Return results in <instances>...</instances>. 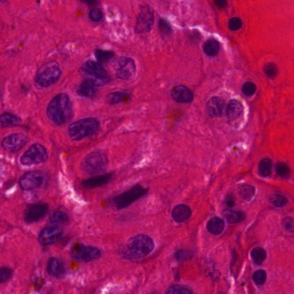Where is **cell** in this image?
Segmentation results:
<instances>
[{"instance_id": "obj_41", "label": "cell", "mask_w": 294, "mask_h": 294, "mask_svg": "<svg viewBox=\"0 0 294 294\" xmlns=\"http://www.w3.org/2000/svg\"><path fill=\"white\" fill-rule=\"evenodd\" d=\"M159 28H160V31L163 35H168L172 32V28L170 26L169 23L164 19H161L159 23Z\"/></svg>"}, {"instance_id": "obj_23", "label": "cell", "mask_w": 294, "mask_h": 294, "mask_svg": "<svg viewBox=\"0 0 294 294\" xmlns=\"http://www.w3.org/2000/svg\"><path fill=\"white\" fill-rule=\"evenodd\" d=\"M0 123L2 128L14 127L21 124V119L13 113H6L1 115Z\"/></svg>"}, {"instance_id": "obj_19", "label": "cell", "mask_w": 294, "mask_h": 294, "mask_svg": "<svg viewBox=\"0 0 294 294\" xmlns=\"http://www.w3.org/2000/svg\"><path fill=\"white\" fill-rule=\"evenodd\" d=\"M191 216V210L186 205H178L173 208L172 217L173 220L177 223H183L186 221Z\"/></svg>"}, {"instance_id": "obj_4", "label": "cell", "mask_w": 294, "mask_h": 294, "mask_svg": "<svg viewBox=\"0 0 294 294\" xmlns=\"http://www.w3.org/2000/svg\"><path fill=\"white\" fill-rule=\"evenodd\" d=\"M61 74V69L56 62L46 63L38 70L36 82L41 87H49L60 79Z\"/></svg>"}, {"instance_id": "obj_34", "label": "cell", "mask_w": 294, "mask_h": 294, "mask_svg": "<svg viewBox=\"0 0 294 294\" xmlns=\"http://www.w3.org/2000/svg\"><path fill=\"white\" fill-rule=\"evenodd\" d=\"M166 292L171 294H189L191 293L192 291L191 290H189L188 288L182 286V285H174L170 286L166 291Z\"/></svg>"}, {"instance_id": "obj_27", "label": "cell", "mask_w": 294, "mask_h": 294, "mask_svg": "<svg viewBox=\"0 0 294 294\" xmlns=\"http://www.w3.org/2000/svg\"><path fill=\"white\" fill-rule=\"evenodd\" d=\"M130 97H131L130 94L122 92V91H116V92H113V93L108 95L107 102L110 105H115V104L120 103V102L126 101Z\"/></svg>"}, {"instance_id": "obj_21", "label": "cell", "mask_w": 294, "mask_h": 294, "mask_svg": "<svg viewBox=\"0 0 294 294\" xmlns=\"http://www.w3.org/2000/svg\"><path fill=\"white\" fill-rule=\"evenodd\" d=\"M243 112V105L237 100H232L230 101L226 107V115L230 120H234L239 118Z\"/></svg>"}, {"instance_id": "obj_6", "label": "cell", "mask_w": 294, "mask_h": 294, "mask_svg": "<svg viewBox=\"0 0 294 294\" xmlns=\"http://www.w3.org/2000/svg\"><path fill=\"white\" fill-rule=\"evenodd\" d=\"M48 158L49 154L45 147L40 143H35L23 154L20 158V163L23 166L31 167L45 162Z\"/></svg>"}, {"instance_id": "obj_17", "label": "cell", "mask_w": 294, "mask_h": 294, "mask_svg": "<svg viewBox=\"0 0 294 294\" xmlns=\"http://www.w3.org/2000/svg\"><path fill=\"white\" fill-rule=\"evenodd\" d=\"M225 108V102L220 97H213L207 104V115L212 118L219 117L223 114Z\"/></svg>"}, {"instance_id": "obj_13", "label": "cell", "mask_w": 294, "mask_h": 294, "mask_svg": "<svg viewBox=\"0 0 294 294\" xmlns=\"http://www.w3.org/2000/svg\"><path fill=\"white\" fill-rule=\"evenodd\" d=\"M49 206L47 204H32L27 207L25 213V221L28 224H33L39 221L48 213Z\"/></svg>"}, {"instance_id": "obj_14", "label": "cell", "mask_w": 294, "mask_h": 294, "mask_svg": "<svg viewBox=\"0 0 294 294\" xmlns=\"http://www.w3.org/2000/svg\"><path fill=\"white\" fill-rule=\"evenodd\" d=\"M136 65L133 60L130 58H121L117 63L116 74L118 78L121 79H131V77L136 73Z\"/></svg>"}, {"instance_id": "obj_16", "label": "cell", "mask_w": 294, "mask_h": 294, "mask_svg": "<svg viewBox=\"0 0 294 294\" xmlns=\"http://www.w3.org/2000/svg\"><path fill=\"white\" fill-rule=\"evenodd\" d=\"M47 271L49 275L55 279H61L66 274V268L63 262L58 258H50L47 265Z\"/></svg>"}, {"instance_id": "obj_28", "label": "cell", "mask_w": 294, "mask_h": 294, "mask_svg": "<svg viewBox=\"0 0 294 294\" xmlns=\"http://www.w3.org/2000/svg\"><path fill=\"white\" fill-rule=\"evenodd\" d=\"M225 216L230 223H239L243 221L245 218L244 213L242 212H237V211H232V210L225 211Z\"/></svg>"}, {"instance_id": "obj_12", "label": "cell", "mask_w": 294, "mask_h": 294, "mask_svg": "<svg viewBox=\"0 0 294 294\" xmlns=\"http://www.w3.org/2000/svg\"><path fill=\"white\" fill-rule=\"evenodd\" d=\"M63 235V231L58 226H49L41 231L39 234V242L43 246H49L57 243Z\"/></svg>"}, {"instance_id": "obj_39", "label": "cell", "mask_w": 294, "mask_h": 294, "mask_svg": "<svg viewBox=\"0 0 294 294\" xmlns=\"http://www.w3.org/2000/svg\"><path fill=\"white\" fill-rule=\"evenodd\" d=\"M13 272L8 267H1L0 269V280L1 283L9 280L13 277Z\"/></svg>"}, {"instance_id": "obj_36", "label": "cell", "mask_w": 294, "mask_h": 294, "mask_svg": "<svg viewBox=\"0 0 294 294\" xmlns=\"http://www.w3.org/2000/svg\"><path fill=\"white\" fill-rule=\"evenodd\" d=\"M253 279L257 285H263L267 279V273L263 270L256 271L253 275Z\"/></svg>"}, {"instance_id": "obj_43", "label": "cell", "mask_w": 294, "mask_h": 294, "mask_svg": "<svg viewBox=\"0 0 294 294\" xmlns=\"http://www.w3.org/2000/svg\"><path fill=\"white\" fill-rule=\"evenodd\" d=\"M191 257V253L186 250H179V251L176 253V258L179 261H188L190 260Z\"/></svg>"}, {"instance_id": "obj_37", "label": "cell", "mask_w": 294, "mask_h": 294, "mask_svg": "<svg viewBox=\"0 0 294 294\" xmlns=\"http://www.w3.org/2000/svg\"><path fill=\"white\" fill-rule=\"evenodd\" d=\"M113 56V52L111 51H102V50H97L96 51V57L101 62H107L112 59Z\"/></svg>"}, {"instance_id": "obj_22", "label": "cell", "mask_w": 294, "mask_h": 294, "mask_svg": "<svg viewBox=\"0 0 294 294\" xmlns=\"http://www.w3.org/2000/svg\"><path fill=\"white\" fill-rule=\"evenodd\" d=\"M78 92L82 97H94L97 93V85L93 80L86 79L85 81L82 82L81 85H79Z\"/></svg>"}, {"instance_id": "obj_24", "label": "cell", "mask_w": 294, "mask_h": 294, "mask_svg": "<svg viewBox=\"0 0 294 294\" xmlns=\"http://www.w3.org/2000/svg\"><path fill=\"white\" fill-rule=\"evenodd\" d=\"M203 49L206 55H208L210 57H214L216 55H218L219 53L220 44H219L217 40H207V42L204 44Z\"/></svg>"}, {"instance_id": "obj_5", "label": "cell", "mask_w": 294, "mask_h": 294, "mask_svg": "<svg viewBox=\"0 0 294 294\" xmlns=\"http://www.w3.org/2000/svg\"><path fill=\"white\" fill-rule=\"evenodd\" d=\"M108 164L107 156L102 150L91 152L82 162V169L89 174H97L103 172Z\"/></svg>"}, {"instance_id": "obj_46", "label": "cell", "mask_w": 294, "mask_h": 294, "mask_svg": "<svg viewBox=\"0 0 294 294\" xmlns=\"http://www.w3.org/2000/svg\"><path fill=\"white\" fill-rule=\"evenodd\" d=\"M225 203L227 205L228 207H233L234 206V199L233 197H228L225 201Z\"/></svg>"}, {"instance_id": "obj_2", "label": "cell", "mask_w": 294, "mask_h": 294, "mask_svg": "<svg viewBox=\"0 0 294 294\" xmlns=\"http://www.w3.org/2000/svg\"><path fill=\"white\" fill-rule=\"evenodd\" d=\"M154 249L155 243L151 237L144 234H139L131 238L125 246L123 254L127 259H141L151 254Z\"/></svg>"}, {"instance_id": "obj_18", "label": "cell", "mask_w": 294, "mask_h": 294, "mask_svg": "<svg viewBox=\"0 0 294 294\" xmlns=\"http://www.w3.org/2000/svg\"><path fill=\"white\" fill-rule=\"evenodd\" d=\"M112 179H113V174L107 173V174L86 179L85 181L82 182V186L86 188V189H95V188L107 185Z\"/></svg>"}, {"instance_id": "obj_30", "label": "cell", "mask_w": 294, "mask_h": 294, "mask_svg": "<svg viewBox=\"0 0 294 294\" xmlns=\"http://www.w3.org/2000/svg\"><path fill=\"white\" fill-rule=\"evenodd\" d=\"M251 255L255 263L261 264L267 257V253L262 248H255L252 250Z\"/></svg>"}, {"instance_id": "obj_40", "label": "cell", "mask_w": 294, "mask_h": 294, "mask_svg": "<svg viewBox=\"0 0 294 294\" xmlns=\"http://www.w3.org/2000/svg\"><path fill=\"white\" fill-rule=\"evenodd\" d=\"M276 172L281 177H287L290 173V169L286 164L279 163L276 167Z\"/></svg>"}, {"instance_id": "obj_10", "label": "cell", "mask_w": 294, "mask_h": 294, "mask_svg": "<svg viewBox=\"0 0 294 294\" xmlns=\"http://www.w3.org/2000/svg\"><path fill=\"white\" fill-rule=\"evenodd\" d=\"M154 22V13L149 6H143L141 8L136 24L137 33H146L150 31Z\"/></svg>"}, {"instance_id": "obj_7", "label": "cell", "mask_w": 294, "mask_h": 294, "mask_svg": "<svg viewBox=\"0 0 294 294\" xmlns=\"http://www.w3.org/2000/svg\"><path fill=\"white\" fill-rule=\"evenodd\" d=\"M147 192H148V190L143 186L140 185H135L129 191L116 196L113 200V202L118 209H124L134 203L135 201L145 196Z\"/></svg>"}, {"instance_id": "obj_42", "label": "cell", "mask_w": 294, "mask_h": 294, "mask_svg": "<svg viewBox=\"0 0 294 294\" xmlns=\"http://www.w3.org/2000/svg\"><path fill=\"white\" fill-rule=\"evenodd\" d=\"M89 15H90V19L92 21H100L102 19V12L99 8L91 9L89 13Z\"/></svg>"}, {"instance_id": "obj_38", "label": "cell", "mask_w": 294, "mask_h": 294, "mask_svg": "<svg viewBox=\"0 0 294 294\" xmlns=\"http://www.w3.org/2000/svg\"><path fill=\"white\" fill-rule=\"evenodd\" d=\"M228 26L231 31H237L243 26V22L239 18H232L230 19Z\"/></svg>"}, {"instance_id": "obj_8", "label": "cell", "mask_w": 294, "mask_h": 294, "mask_svg": "<svg viewBox=\"0 0 294 294\" xmlns=\"http://www.w3.org/2000/svg\"><path fill=\"white\" fill-rule=\"evenodd\" d=\"M71 255L78 261H91L101 257V251L93 246L77 243L71 249Z\"/></svg>"}, {"instance_id": "obj_47", "label": "cell", "mask_w": 294, "mask_h": 294, "mask_svg": "<svg viewBox=\"0 0 294 294\" xmlns=\"http://www.w3.org/2000/svg\"><path fill=\"white\" fill-rule=\"evenodd\" d=\"M82 1H83V2H85V3L93 4L94 2L96 1V0H82Z\"/></svg>"}, {"instance_id": "obj_33", "label": "cell", "mask_w": 294, "mask_h": 294, "mask_svg": "<svg viewBox=\"0 0 294 294\" xmlns=\"http://www.w3.org/2000/svg\"><path fill=\"white\" fill-rule=\"evenodd\" d=\"M264 73L269 79H274L278 74V67L274 63H267L264 67Z\"/></svg>"}, {"instance_id": "obj_44", "label": "cell", "mask_w": 294, "mask_h": 294, "mask_svg": "<svg viewBox=\"0 0 294 294\" xmlns=\"http://www.w3.org/2000/svg\"><path fill=\"white\" fill-rule=\"evenodd\" d=\"M283 226L285 230L289 232H294V219L293 218H286L283 221Z\"/></svg>"}, {"instance_id": "obj_45", "label": "cell", "mask_w": 294, "mask_h": 294, "mask_svg": "<svg viewBox=\"0 0 294 294\" xmlns=\"http://www.w3.org/2000/svg\"><path fill=\"white\" fill-rule=\"evenodd\" d=\"M216 6L219 8H225L227 7V0H214Z\"/></svg>"}, {"instance_id": "obj_20", "label": "cell", "mask_w": 294, "mask_h": 294, "mask_svg": "<svg viewBox=\"0 0 294 294\" xmlns=\"http://www.w3.org/2000/svg\"><path fill=\"white\" fill-rule=\"evenodd\" d=\"M83 70L85 73H89L91 75L95 76L99 79H105L107 78V73L101 64L94 62V61H87L83 66Z\"/></svg>"}, {"instance_id": "obj_35", "label": "cell", "mask_w": 294, "mask_h": 294, "mask_svg": "<svg viewBox=\"0 0 294 294\" xmlns=\"http://www.w3.org/2000/svg\"><path fill=\"white\" fill-rule=\"evenodd\" d=\"M242 91H243V93L245 96L250 97V96H253L255 93L256 85L254 83H252V82H246L245 84L243 85Z\"/></svg>"}, {"instance_id": "obj_32", "label": "cell", "mask_w": 294, "mask_h": 294, "mask_svg": "<svg viewBox=\"0 0 294 294\" xmlns=\"http://www.w3.org/2000/svg\"><path fill=\"white\" fill-rule=\"evenodd\" d=\"M270 202L273 205V207H285V205L287 204L288 201L285 196L279 195V194H275V195H273L272 197L270 198Z\"/></svg>"}, {"instance_id": "obj_1", "label": "cell", "mask_w": 294, "mask_h": 294, "mask_svg": "<svg viewBox=\"0 0 294 294\" xmlns=\"http://www.w3.org/2000/svg\"><path fill=\"white\" fill-rule=\"evenodd\" d=\"M47 115L55 125L67 124L73 118V103L67 94L61 93L55 96L49 102L47 108Z\"/></svg>"}, {"instance_id": "obj_31", "label": "cell", "mask_w": 294, "mask_h": 294, "mask_svg": "<svg viewBox=\"0 0 294 294\" xmlns=\"http://www.w3.org/2000/svg\"><path fill=\"white\" fill-rule=\"evenodd\" d=\"M239 193L243 199L249 201L255 195V188L249 185H241L239 187Z\"/></svg>"}, {"instance_id": "obj_9", "label": "cell", "mask_w": 294, "mask_h": 294, "mask_svg": "<svg viewBox=\"0 0 294 294\" xmlns=\"http://www.w3.org/2000/svg\"><path fill=\"white\" fill-rule=\"evenodd\" d=\"M45 180L44 173L39 171H31L25 173L19 180V185L24 191H32L41 187Z\"/></svg>"}, {"instance_id": "obj_29", "label": "cell", "mask_w": 294, "mask_h": 294, "mask_svg": "<svg viewBox=\"0 0 294 294\" xmlns=\"http://www.w3.org/2000/svg\"><path fill=\"white\" fill-rule=\"evenodd\" d=\"M272 172V161L269 159H264L259 165V173L262 177H268Z\"/></svg>"}, {"instance_id": "obj_25", "label": "cell", "mask_w": 294, "mask_h": 294, "mask_svg": "<svg viewBox=\"0 0 294 294\" xmlns=\"http://www.w3.org/2000/svg\"><path fill=\"white\" fill-rule=\"evenodd\" d=\"M224 229H225V223L223 221V219L217 218V217L209 220L208 224H207V230L210 233L213 234V235L221 234L222 231H224Z\"/></svg>"}, {"instance_id": "obj_11", "label": "cell", "mask_w": 294, "mask_h": 294, "mask_svg": "<svg viewBox=\"0 0 294 294\" xmlns=\"http://www.w3.org/2000/svg\"><path fill=\"white\" fill-rule=\"evenodd\" d=\"M28 142L27 137L20 133L11 134L2 140L1 146L10 153H16L23 149Z\"/></svg>"}, {"instance_id": "obj_15", "label": "cell", "mask_w": 294, "mask_h": 294, "mask_svg": "<svg viewBox=\"0 0 294 294\" xmlns=\"http://www.w3.org/2000/svg\"><path fill=\"white\" fill-rule=\"evenodd\" d=\"M171 96L179 103H189L193 101L192 91L185 85H176L171 91Z\"/></svg>"}, {"instance_id": "obj_3", "label": "cell", "mask_w": 294, "mask_h": 294, "mask_svg": "<svg viewBox=\"0 0 294 294\" xmlns=\"http://www.w3.org/2000/svg\"><path fill=\"white\" fill-rule=\"evenodd\" d=\"M100 129V122L94 118H85L71 124L68 127V135L73 141H80L91 137Z\"/></svg>"}, {"instance_id": "obj_26", "label": "cell", "mask_w": 294, "mask_h": 294, "mask_svg": "<svg viewBox=\"0 0 294 294\" xmlns=\"http://www.w3.org/2000/svg\"><path fill=\"white\" fill-rule=\"evenodd\" d=\"M49 220L54 225H66L69 222V216L62 211H55L50 215Z\"/></svg>"}]
</instances>
